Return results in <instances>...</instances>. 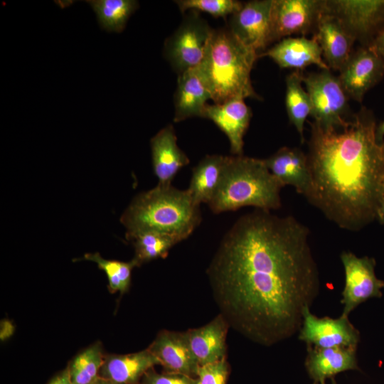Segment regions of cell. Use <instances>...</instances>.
<instances>
[{
    "label": "cell",
    "mask_w": 384,
    "mask_h": 384,
    "mask_svg": "<svg viewBox=\"0 0 384 384\" xmlns=\"http://www.w3.org/2000/svg\"><path fill=\"white\" fill-rule=\"evenodd\" d=\"M302 82L309 94L311 105V117L315 122L324 127L343 126L348 110V97L344 91L338 78L330 70H322L302 75Z\"/></svg>",
    "instance_id": "7"
},
{
    "label": "cell",
    "mask_w": 384,
    "mask_h": 384,
    "mask_svg": "<svg viewBox=\"0 0 384 384\" xmlns=\"http://www.w3.org/2000/svg\"><path fill=\"white\" fill-rule=\"evenodd\" d=\"M252 117L250 108L244 100H232L221 104H207L202 117L213 122L227 136L230 152L243 155L244 136Z\"/></svg>",
    "instance_id": "15"
},
{
    "label": "cell",
    "mask_w": 384,
    "mask_h": 384,
    "mask_svg": "<svg viewBox=\"0 0 384 384\" xmlns=\"http://www.w3.org/2000/svg\"><path fill=\"white\" fill-rule=\"evenodd\" d=\"M314 384H320V383H314Z\"/></svg>",
    "instance_id": "39"
},
{
    "label": "cell",
    "mask_w": 384,
    "mask_h": 384,
    "mask_svg": "<svg viewBox=\"0 0 384 384\" xmlns=\"http://www.w3.org/2000/svg\"><path fill=\"white\" fill-rule=\"evenodd\" d=\"M147 348L159 360L164 372L196 378L200 366L185 331L161 330Z\"/></svg>",
    "instance_id": "14"
},
{
    "label": "cell",
    "mask_w": 384,
    "mask_h": 384,
    "mask_svg": "<svg viewBox=\"0 0 384 384\" xmlns=\"http://www.w3.org/2000/svg\"><path fill=\"white\" fill-rule=\"evenodd\" d=\"M84 259L95 262L103 270L107 277L108 289L111 293L119 292L121 295L127 292L131 284L132 270L137 267L132 260L129 262L107 260L100 253H87Z\"/></svg>",
    "instance_id": "29"
},
{
    "label": "cell",
    "mask_w": 384,
    "mask_h": 384,
    "mask_svg": "<svg viewBox=\"0 0 384 384\" xmlns=\"http://www.w3.org/2000/svg\"><path fill=\"white\" fill-rule=\"evenodd\" d=\"M159 360L148 349L128 354L105 356L100 377L121 384H140L144 374Z\"/></svg>",
    "instance_id": "23"
},
{
    "label": "cell",
    "mask_w": 384,
    "mask_h": 384,
    "mask_svg": "<svg viewBox=\"0 0 384 384\" xmlns=\"http://www.w3.org/2000/svg\"><path fill=\"white\" fill-rule=\"evenodd\" d=\"M338 80L348 97L361 102L365 94L384 77V57L368 46L352 53Z\"/></svg>",
    "instance_id": "13"
},
{
    "label": "cell",
    "mask_w": 384,
    "mask_h": 384,
    "mask_svg": "<svg viewBox=\"0 0 384 384\" xmlns=\"http://www.w3.org/2000/svg\"><path fill=\"white\" fill-rule=\"evenodd\" d=\"M105 354L97 341L78 353L68 363L73 384H92L100 377Z\"/></svg>",
    "instance_id": "27"
},
{
    "label": "cell",
    "mask_w": 384,
    "mask_h": 384,
    "mask_svg": "<svg viewBox=\"0 0 384 384\" xmlns=\"http://www.w3.org/2000/svg\"><path fill=\"white\" fill-rule=\"evenodd\" d=\"M229 366L226 358L199 367L196 378L198 384H226Z\"/></svg>",
    "instance_id": "31"
},
{
    "label": "cell",
    "mask_w": 384,
    "mask_h": 384,
    "mask_svg": "<svg viewBox=\"0 0 384 384\" xmlns=\"http://www.w3.org/2000/svg\"><path fill=\"white\" fill-rule=\"evenodd\" d=\"M86 2L95 13L100 27L115 33L124 31L129 18L139 7L136 0H89Z\"/></svg>",
    "instance_id": "26"
},
{
    "label": "cell",
    "mask_w": 384,
    "mask_h": 384,
    "mask_svg": "<svg viewBox=\"0 0 384 384\" xmlns=\"http://www.w3.org/2000/svg\"><path fill=\"white\" fill-rule=\"evenodd\" d=\"M324 6V0H273L272 43L292 34L314 33Z\"/></svg>",
    "instance_id": "10"
},
{
    "label": "cell",
    "mask_w": 384,
    "mask_h": 384,
    "mask_svg": "<svg viewBox=\"0 0 384 384\" xmlns=\"http://www.w3.org/2000/svg\"><path fill=\"white\" fill-rule=\"evenodd\" d=\"M309 235L294 217L259 208L235 222L206 271L230 326L265 346L299 332L320 288Z\"/></svg>",
    "instance_id": "1"
},
{
    "label": "cell",
    "mask_w": 384,
    "mask_h": 384,
    "mask_svg": "<svg viewBox=\"0 0 384 384\" xmlns=\"http://www.w3.org/2000/svg\"><path fill=\"white\" fill-rule=\"evenodd\" d=\"M225 156L207 155L192 169L187 191L195 204H208L215 195L221 180Z\"/></svg>",
    "instance_id": "24"
},
{
    "label": "cell",
    "mask_w": 384,
    "mask_h": 384,
    "mask_svg": "<svg viewBox=\"0 0 384 384\" xmlns=\"http://www.w3.org/2000/svg\"><path fill=\"white\" fill-rule=\"evenodd\" d=\"M310 186L305 197L340 228L358 231L376 219L384 199V141L366 107L341 127L309 122Z\"/></svg>",
    "instance_id": "2"
},
{
    "label": "cell",
    "mask_w": 384,
    "mask_h": 384,
    "mask_svg": "<svg viewBox=\"0 0 384 384\" xmlns=\"http://www.w3.org/2000/svg\"><path fill=\"white\" fill-rule=\"evenodd\" d=\"M324 12L338 18L362 46H369L384 26V0H324Z\"/></svg>",
    "instance_id": "8"
},
{
    "label": "cell",
    "mask_w": 384,
    "mask_h": 384,
    "mask_svg": "<svg viewBox=\"0 0 384 384\" xmlns=\"http://www.w3.org/2000/svg\"><path fill=\"white\" fill-rule=\"evenodd\" d=\"M368 47L384 57V26L378 32Z\"/></svg>",
    "instance_id": "33"
},
{
    "label": "cell",
    "mask_w": 384,
    "mask_h": 384,
    "mask_svg": "<svg viewBox=\"0 0 384 384\" xmlns=\"http://www.w3.org/2000/svg\"><path fill=\"white\" fill-rule=\"evenodd\" d=\"M298 338L311 347L357 348L361 336L348 316L341 315L337 319L318 317L311 312L310 307H306L303 311V321Z\"/></svg>",
    "instance_id": "12"
},
{
    "label": "cell",
    "mask_w": 384,
    "mask_h": 384,
    "mask_svg": "<svg viewBox=\"0 0 384 384\" xmlns=\"http://www.w3.org/2000/svg\"><path fill=\"white\" fill-rule=\"evenodd\" d=\"M92 384H121L114 381L99 377Z\"/></svg>",
    "instance_id": "37"
},
{
    "label": "cell",
    "mask_w": 384,
    "mask_h": 384,
    "mask_svg": "<svg viewBox=\"0 0 384 384\" xmlns=\"http://www.w3.org/2000/svg\"><path fill=\"white\" fill-rule=\"evenodd\" d=\"M229 327L227 320L219 314L207 324L185 331L200 366L226 358V336Z\"/></svg>",
    "instance_id": "19"
},
{
    "label": "cell",
    "mask_w": 384,
    "mask_h": 384,
    "mask_svg": "<svg viewBox=\"0 0 384 384\" xmlns=\"http://www.w3.org/2000/svg\"><path fill=\"white\" fill-rule=\"evenodd\" d=\"M272 4L273 0L250 1L229 17V31L258 55L272 43Z\"/></svg>",
    "instance_id": "11"
},
{
    "label": "cell",
    "mask_w": 384,
    "mask_h": 384,
    "mask_svg": "<svg viewBox=\"0 0 384 384\" xmlns=\"http://www.w3.org/2000/svg\"><path fill=\"white\" fill-rule=\"evenodd\" d=\"M140 384H198V380L182 374L158 373L153 368L144 374Z\"/></svg>",
    "instance_id": "32"
},
{
    "label": "cell",
    "mask_w": 384,
    "mask_h": 384,
    "mask_svg": "<svg viewBox=\"0 0 384 384\" xmlns=\"http://www.w3.org/2000/svg\"><path fill=\"white\" fill-rule=\"evenodd\" d=\"M272 174L284 186L305 196L311 182L307 156L297 148L283 146L263 159Z\"/></svg>",
    "instance_id": "22"
},
{
    "label": "cell",
    "mask_w": 384,
    "mask_h": 384,
    "mask_svg": "<svg viewBox=\"0 0 384 384\" xmlns=\"http://www.w3.org/2000/svg\"><path fill=\"white\" fill-rule=\"evenodd\" d=\"M376 138L378 142L384 141V121L380 122L376 127Z\"/></svg>",
    "instance_id": "35"
},
{
    "label": "cell",
    "mask_w": 384,
    "mask_h": 384,
    "mask_svg": "<svg viewBox=\"0 0 384 384\" xmlns=\"http://www.w3.org/2000/svg\"><path fill=\"white\" fill-rule=\"evenodd\" d=\"M201 220L200 206L194 203L187 189L159 184L135 196L120 218L127 240L141 233L156 232L182 241Z\"/></svg>",
    "instance_id": "3"
},
{
    "label": "cell",
    "mask_w": 384,
    "mask_h": 384,
    "mask_svg": "<svg viewBox=\"0 0 384 384\" xmlns=\"http://www.w3.org/2000/svg\"><path fill=\"white\" fill-rule=\"evenodd\" d=\"M213 31L199 12L186 14L164 46V55L178 75L201 65Z\"/></svg>",
    "instance_id": "6"
},
{
    "label": "cell",
    "mask_w": 384,
    "mask_h": 384,
    "mask_svg": "<svg viewBox=\"0 0 384 384\" xmlns=\"http://www.w3.org/2000/svg\"><path fill=\"white\" fill-rule=\"evenodd\" d=\"M208 100H211V95L198 67L178 75L174 121L179 122L191 117H202Z\"/></svg>",
    "instance_id": "20"
},
{
    "label": "cell",
    "mask_w": 384,
    "mask_h": 384,
    "mask_svg": "<svg viewBox=\"0 0 384 384\" xmlns=\"http://www.w3.org/2000/svg\"><path fill=\"white\" fill-rule=\"evenodd\" d=\"M263 56L272 59L281 68H294L300 71L311 65H316L321 70H330L314 38L309 39L302 36L282 38L258 55L259 58Z\"/></svg>",
    "instance_id": "18"
},
{
    "label": "cell",
    "mask_w": 384,
    "mask_h": 384,
    "mask_svg": "<svg viewBox=\"0 0 384 384\" xmlns=\"http://www.w3.org/2000/svg\"><path fill=\"white\" fill-rule=\"evenodd\" d=\"M175 3L182 13L193 10L223 18L239 11L243 5L236 0H178Z\"/></svg>",
    "instance_id": "30"
},
{
    "label": "cell",
    "mask_w": 384,
    "mask_h": 384,
    "mask_svg": "<svg viewBox=\"0 0 384 384\" xmlns=\"http://www.w3.org/2000/svg\"><path fill=\"white\" fill-rule=\"evenodd\" d=\"M153 171L158 184L171 185L178 172L189 164L187 155L178 147L174 127L168 124L150 140Z\"/></svg>",
    "instance_id": "17"
},
{
    "label": "cell",
    "mask_w": 384,
    "mask_h": 384,
    "mask_svg": "<svg viewBox=\"0 0 384 384\" xmlns=\"http://www.w3.org/2000/svg\"><path fill=\"white\" fill-rule=\"evenodd\" d=\"M257 58V53L242 44L227 27L214 29L198 66L213 103L245 98L261 100L251 80Z\"/></svg>",
    "instance_id": "4"
},
{
    "label": "cell",
    "mask_w": 384,
    "mask_h": 384,
    "mask_svg": "<svg viewBox=\"0 0 384 384\" xmlns=\"http://www.w3.org/2000/svg\"><path fill=\"white\" fill-rule=\"evenodd\" d=\"M47 384H73L68 368L56 373Z\"/></svg>",
    "instance_id": "34"
},
{
    "label": "cell",
    "mask_w": 384,
    "mask_h": 384,
    "mask_svg": "<svg viewBox=\"0 0 384 384\" xmlns=\"http://www.w3.org/2000/svg\"><path fill=\"white\" fill-rule=\"evenodd\" d=\"M313 38L317 41L329 69L340 71L352 54L356 41L353 36L338 18L323 11Z\"/></svg>",
    "instance_id": "16"
},
{
    "label": "cell",
    "mask_w": 384,
    "mask_h": 384,
    "mask_svg": "<svg viewBox=\"0 0 384 384\" xmlns=\"http://www.w3.org/2000/svg\"><path fill=\"white\" fill-rule=\"evenodd\" d=\"M331 384H337L336 382L333 379L332 380V382H331Z\"/></svg>",
    "instance_id": "38"
},
{
    "label": "cell",
    "mask_w": 384,
    "mask_h": 384,
    "mask_svg": "<svg viewBox=\"0 0 384 384\" xmlns=\"http://www.w3.org/2000/svg\"><path fill=\"white\" fill-rule=\"evenodd\" d=\"M129 241L132 242L134 249V255L132 260L137 267L166 257L171 247L181 242L174 236L156 232L139 233Z\"/></svg>",
    "instance_id": "28"
},
{
    "label": "cell",
    "mask_w": 384,
    "mask_h": 384,
    "mask_svg": "<svg viewBox=\"0 0 384 384\" xmlns=\"http://www.w3.org/2000/svg\"><path fill=\"white\" fill-rule=\"evenodd\" d=\"M302 75L299 70L292 72L286 78L285 105L288 118L304 142V125L311 115V105L308 92L302 87Z\"/></svg>",
    "instance_id": "25"
},
{
    "label": "cell",
    "mask_w": 384,
    "mask_h": 384,
    "mask_svg": "<svg viewBox=\"0 0 384 384\" xmlns=\"http://www.w3.org/2000/svg\"><path fill=\"white\" fill-rule=\"evenodd\" d=\"M356 347L316 348L308 346L305 366L315 383L325 380L336 374L351 370H359Z\"/></svg>",
    "instance_id": "21"
},
{
    "label": "cell",
    "mask_w": 384,
    "mask_h": 384,
    "mask_svg": "<svg viewBox=\"0 0 384 384\" xmlns=\"http://www.w3.org/2000/svg\"><path fill=\"white\" fill-rule=\"evenodd\" d=\"M283 186L263 159L243 155L225 156L220 182L208 206L216 214L243 206L270 211L279 209Z\"/></svg>",
    "instance_id": "5"
},
{
    "label": "cell",
    "mask_w": 384,
    "mask_h": 384,
    "mask_svg": "<svg viewBox=\"0 0 384 384\" xmlns=\"http://www.w3.org/2000/svg\"><path fill=\"white\" fill-rule=\"evenodd\" d=\"M340 257L345 274L341 315L348 316L357 306L369 299L382 297L384 281L375 274L374 258L358 257L350 252H343Z\"/></svg>",
    "instance_id": "9"
},
{
    "label": "cell",
    "mask_w": 384,
    "mask_h": 384,
    "mask_svg": "<svg viewBox=\"0 0 384 384\" xmlns=\"http://www.w3.org/2000/svg\"><path fill=\"white\" fill-rule=\"evenodd\" d=\"M376 219L384 225V199L378 209Z\"/></svg>",
    "instance_id": "36"
}]
</instances>
